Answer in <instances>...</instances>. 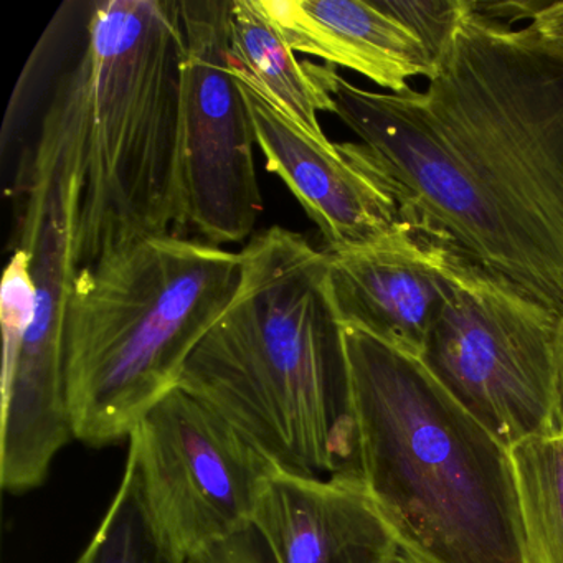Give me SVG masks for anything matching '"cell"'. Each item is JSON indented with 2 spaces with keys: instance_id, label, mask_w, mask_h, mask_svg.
Here are the masks:
<instances>
[{
  "instance_id": "obj_10",
  "label": "cell",
  "mask_w": 563,
  "mask_h": 563,
  "mask_svg": "<svg viewBox=\"0 0 563 563\" xmlns=\"http://www.w3.org/2000/svg\"><path fill=\"white\" fill-rule=\"evenodd\" d=\"M235 74L266 169L282 177L318 225L325 252L367 245L404 227L394 200L338 144L309 134L249 78Z\"/></svg>"
},
{
  "instance_id": "obj_21",
  "label": "cell",
  "mask_w": 563,
  "mask_h": 563,
  "mask_svg": "<svg viewBox=\"0 0 563 563\" xmlns=\"http://www.w3.org/2000/svg\"><path fill=\"white\" fill-rule=\"evenodd\" d=\"M553 430L563 437V314L553 342Z\"/></svg>"
},
{
  "instance_id": "obj_8",
  "label": "cell",
  "mask_w": 563,
  "mask_h": 563,
  "mask_svg": "<svg viewBox=\"0 0 563 563\" xmlns=\"http://www.w3.org/2000/svg\"><path fill=\"white\" fill-rule=\"evenodd\" d=\"M128 457L154 519L187 559L252 526L278 470L222 415L179 387L134 428Z\"/></svg>"
},
{
  "instance_id": "obj_22",
  "label": "cell",
  "mask_w": 563,
  "mask_h": 563,
  "mask_svg": "<svg viewBox=\"0 0 563 563\" xmlns=\"http://www.w3.org/2000/svg\"><path fill=\"white\" fill-rule=\"evenodd\" d=\"M390 563H424L423 560L417 559V556L408 553L407 550L400 549L397 555L394 556Z\"/></svg>"
},
{
  "instance_id": "obj_12",
  "label": "cell",
  "mask_w": 563,
  "mask_h": 563,
  "mask_svg": "<svg viewBox=\"0 0 563 563\" xmlns=\"http://www.w3.org/2000/svg\"><path fill=\"white\" fill-rule=\"evenodd\" d=\"M252 526L276 563H390L400 550L358 477L276 470Z\"/></svg>"
},
{
  "instance_id": "obj_5",
  "label": "cell",
  "mask_w": 563,
  "mask_h": 563,
  "mask_svg": "<svg viewBox=\"0 0 563 563\" xmlns=\"http://www.w3.org/2000/svg\"><path fill=\"white\" fill-rule=\"evenodd\" d=\"M240 276V253L179 235L144 240L80 269L67 308L75 438L90 446L130 438L177 388Z\"/></svg>"
},
{
  "instance_id": "obj_14",
  "label": "cell",
  "mask_w": 563,
  "mask_h": 563,
  "mask_svg": "<svg viewBox=\"0 0 563 563\" xmlns=\"http://www.w3.org/2000/svg\"><path fill=\"white\" fill-rule=\"evenodd\" d=\"M233 67L275 101L299 126L325 141L319 113H334L324 67L299 62L260 0L230 2Z\"/></svg>"
},
{
  "instance_id": "obj_18",
  "label": "cell",
  "mask_w": 563,
  "mask_h": 563,
  "mask_svg": "<svg viewBox=\"0 0 563 563\" xmlns=\"http://www.w3.org/2000/svg\"><path fill=\"white\" fill-rule=\"evenodd\" d=\"M388 4L421 38L438 65L467 14V0H388Z\"/></svg>"
},
{
  "instance_id": "obj_13",
  "label": "cell",
  "mask_w": 563,
  "mask_h": 563,
  "mask_svg": "<svg viewBox=\"0 0 563 563\" xmlns=\"http://www.w3.org/2000/svg\"><path fill=\"white\" fill-rule=\"evenodd\" d=\"M292 52L364 75L391 93L438 70L421 38L388 0H260Z\"/></svg>"
},
{
  "instance_id": "obj_3",
  "label": "cell",
  "mask_w": 563,
  "mask_h": 563,
  "mask_svg": "<svg viewBox=\"0 0 563 563\" xmlns=\"http://www.w3.org/2000/svg\"><path fill=\"white\" fill-rule=\"evenodd\" d=\"M240 258L239 288L187 358L177 387L222 415L278 470L362 479L328 252L272 227L252 236Z\"/></svg>"
},
{
  "instance_id": "obj_16",
  "label": "cell",
  "mask_w": 563,
  "mask_h": 563,
  "mask_svg": "<svg viewBox=\"0 0 563 563\" xmlns=\"http://www.w3.org/2000/svg\"><path fill=\"white\" fill-rule=\"evenodd\" d=\"M77 563H187L154 519L130 457L120 489Z\"/></svg>"
},
{
  "instance_id": "obj_17",
  "label": "cell",
  "mask_w": 563,
  "mask_h": 563,
  "mask_svg": "<svg viewBox=\"0 0 563 563\" xmlns=\"http://www.w3.org/2000/svg\"><path fill=\"white\" fill-rule=\"evenodd\" d=\"M37 309V286L32 273V255L14 249L0 289V324L4 339L2 371L11 367L21 354Z\"/></svg>"
},
{
  "instance_id": "obj_15",
  "label": "cell",
  "mask_w": 563,
  "mask_h": 563,
  "mask_svg": "<svg viewBox=\"0 0 563 563\" xmlns=\"http://www.w3.org/2000/svg\"><path fill=\"white\" fill-rule=\"evenodd\" d=\"M527 563H563V437L510 448Z\"/></svg>"
},
{
  "instance_id": "obj_7",
  "label": "cell",
  "mask_w": 563,
  "mask_h": 563,
  "mask_svg": "<svg viewBox=\"0 0 563 563\" xmlns=\"http://www.w3.org/2000/svg\"><path fill=\"white\" fill-rule=\"evenodd\" d=\"M230 2H180L179 236L190 230L220 249L249 239L263 210L255 128L230 54Z\"/></svg>"
},
{
  "instance_id": "obj_1",
  "label": "cell",
  "mask_w": 563,
  "mask_h": 563,
  "mask_svg": "<svg viewBox=\"0 0 563 563\" xmlns=\"http://www.w3.org/2000/svg\"><path fill=\"white\" fill-rule=\"evenodd\" d=\"M339 151L457 278L563 314V58L471 12L427 90L374 93L324 65Z\"/></svg>"
},
{
  "instance_id": "obj_2",
  "label": "cell",
  "mask_w": 563,
  "mask_h": 563,
  "mask_svg": "<svg viewBox=\"0 0 563 563\" xmlns=\"http://www.w3.org/2000/svg\"><path fill=\"white\" fill-rule=\"evenodd\" d=\"M184 27L176 0H107L15 180L18 217H52L78 269L179 235Z\"/></svg>"
},
{
  "instance_id": "obj_6",
  "label": "cell",
  "mask_w": 563,
  "mask_h": 563,
  "mask_svg": "<svg viewBox=\"0 0 563 563\" xmlns=\"http://www.w3.org/2000/svg\"><path fill=\"white\" fill-rule=\"evenodd\" d=\"M556 322L549 312L497 286L457 278L418 361L463 410L510 450L555 431Z\"/></svg>"
},
{
  "instance_id": "obj_11",
  "label": "cell",
  "mask_w": 563,
  "mask_h": 563,
  "mask_svg": "<svg viewBox=\"0 0 563 563\" xmlns=\"http://www.w3.org/2000/svg\"><path fill=\"white\" fill-rule=\"evenodd\" d=\"M328 255L332 298L344 328L420 358L456 288V275L405 227Z\"/></svg>"
},
{
  "instance_id": "obj_20",
  "label": "cell",
  "mask_w": 563,
  "mask_h": 563,
  "mask_svg": "<svg viewBox=\"0 0 563 563\" xmlns=\"http://www.w3.org/2000/svg\"><path fill=\"white\" fill-rule=\"evenodd\" d=\"M529 27L545 47L563 58V0L547 2Z\"/></svg>"
},
{
  "instance_id": "obj_4",
  "label": "cell",
  "mask_w": 563,
  "mask_h": 563,
  "mask_svg": "<svg viewBox=\"0 0 563 563\" xmlns=\"http://www.w3.org/2000/svg\"><path fill=\"white\" fill-rule=\"evenodd\" d=\"M362 481L424 563H527L512 457L417 357L344 328Z\"/></svg>"
},
{
  "instance_id": "obj_19",
  "label": "cell",
  "mask_w": 563,
  "mask_h": 563,
  "mask_svg": "<svg viewBox=\"0 0 563 563\" xmlns=\"http://www.w3.org/2000/svg\"><path fill=\"white\" fill-rule=\"evenodd\" d=\"M187 563H276L255 527H246L242 532L202 552L189 556Z\"/></svg>"
},
{
  "instance_id": "obj_9",
  "label": "cell",
  "mask_w": 563,
  "mask_h": 563,
  "mask_svg": "<svg viewBox=\"0 0 563 563\" xmlns=\"http://www.w3.org/2000/svg\"><path fill=\"white\" fill-rule=\"evenodd\" d=\"M14 249L32 255L37 309L18 361L2 371L0 483L21 494L41 486L74 440L67 384V308L77 273L70 240L52 217L18 219Z\"/></svg>"
}]
</instances>
